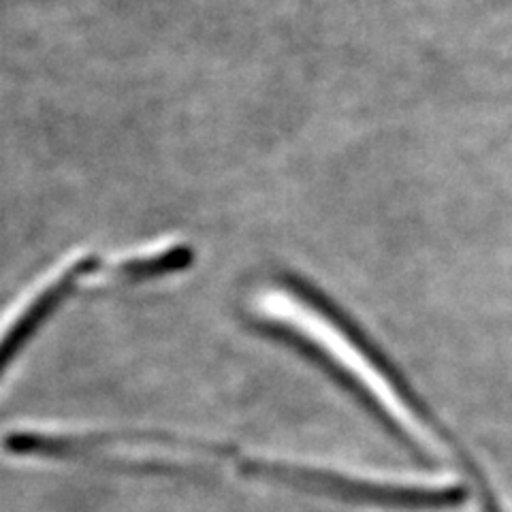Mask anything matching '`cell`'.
<instances>
[{
    "label": "cell",
    "mask_w": 512,
    "mask_h": 512,
    "mask_svg": "<svg viewBox=\"0 0 512 512\" xmlns=\"http://www.w3.org/2000/svg\"><path fill=\"white\" fill-rule=\"evenodd\" d=\"M265 312L271 331L284 340H295V344L323 359L352 387H357L367 402L378 406V412L395 423L402 434L429 453H451L446 438H442L395 374L310 284L286 278L280 291L265 299Z\"/></svg>",
    "instance_id": "1"
},
{
    "label": "cell",
    "mask_w": 512,
    "mask_h": 512,
    "mask_svg": "<svg viewBox=\"0 0 512 512\" xmlns=\"http://www.w3.org/2000/svg\"><path fill=\"white\" fill-rule=\"evenodd\" d=\"M101 274L107 276V263L90 254L67 265L60 271V276H56L50 284H45L41 288V293L37 297H32L24 306V310L11 320L9 327L0 333V374L7 370L9 363L24 348L30 335L35 333L43 320L73 293V288L79 282Z\"/></svg>",
    "instance_id": "2"
}]
</instances>
